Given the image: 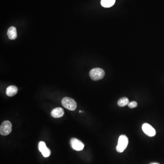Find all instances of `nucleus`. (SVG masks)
I'll return each instance as SVG.
<instances>
[{"mask_svg":"<svg viewBox=\"0 0 164 164\" xmlns=\"http://www.w3.org/2000/svg\"><path fill=\"white\" fill-rule=\"evenodd\" d=\"M129 143L128 137L125 135H121L119 138L118 142L116 147L118 152L122 153L127 148Z\"/></svg>","mask_w":164,"mask_h":164,"instance_id":"nucleus-1","label":"nucleus"},{"mask_svg":"<svg viewBox=\"0 0 164 164\" xmlns=\"http://www.w3.org/2000/svg\"><path fill=\"white\" fill-rule=\"evenodd\" d=\"M105 72L102 68L92 69L89 72V76L93 80L97 81L101 80L104 77Z\"/></svg>","mask_w":164,"mask_h":164,"instance_id":"nucleus-2","label":"nucleus"},{"mask_svg":"<svg viewBox=\"0 0 164 164\" xmlns=\"http://www.w3.org/2000/svg\"><path fill=\"white\" fill-rule=\"evenodd\" d=\"M62 104L66 109L71 111H73L77 108V103L75 101L69 97H65L63 99Z\"/></svg>","mask_w":164,"mask_h":164,"instance_id":"nucleus-3","label":"nucleus"},{"mask_svg":"<svg viewBox=\"0 0 164 164\" xmlns=\"http://www.w3.org/2000/svg\"><path fill=\"white\" fill-rule=\"evenodd\" d=\"M12 131V124L8 120L4 121L0 127V133L1 135L6 136L8 135Z\"/></svg>","mask_w":164,"mask_h":164,"instance_id":"nucleus-4","label":"nucleus"},{"mask_svg":"<svg viewBox=\"0 0 164 164\" xmlns=\"http://www.w3.org/2000/svg\"><path fill=\"white\" fill-rule=\"evenodd\" d=\"M70 145L72 149L76 151H81L84 147L83 142L76 138H72L71 139Z\"/></svg>","mask_w":164,"mask_h":164,"instance_id":"nucleus-5","label":"nucleus"},{"mask_svg":"<svg viewBox=\"0 0 164 164\" xmlns=\"http://www.w3.org/2000/svg\"><path fill=\"white\" fill-rule=\"evenodd\" d=\"M142 129L144 133L148 136L153 137L156 135L155 129L149 123H144L142 125Z\"/></svg>","mask_w":164,"mask_h":164,"instance_id":"nucleus-6","label":"nucleus"},{"mask_svg":"<svg viewBox=\"0 0 164 164\" xmlns=\"http://www.w3.org/2000/svg\"><path fill=\"white\" fill-rule=\"evenodd\" d=\"M38 149L44 157H48L50 155V150L47 147L45 142L40 141L38 144Z\"/></svg>","mask_w":164,"mask_h":164,"instance_id":"nucleus-7","label":"nucleus"},{"mask_svg":"<svg viewBox=\"0 0 164 164\" xmlns=\"http://www.w3.org/2000/svg\"><path fill=\"white\" fill-rule=\"evenodd\" d=\"M64 109L59 107L53 109L51 112V115L55 118L62 117L64 115Z\"/></svg>","mask_w":164,"mask_h":164,"instance_id":"nucleus-8","label":"nucleus"},{"mask_svg":"<svg viewBox=\"0 0 164 164\" xmlns=\"http://www.w3.org/2000/svg\"><path fill=\"white\" fill-rule=\"evenodd\" d=\"M18 91V88L17 87L14 85H11L7 88L6 93L7 96L12 97L17 94Z\"/></svg>","mask_w":164,"mask_h":164,"instance_id":"nucleus-9","label":"nucleus"},{"mask_svg":"<svg viewBox=\"0 0 164 164\" xmlns=\"http://www.w3.org/2000/svg\"><path fill=\"white\" fill-rule=\"evenodd\" d=\"M7 35L8 38L11 40H14L17 37V32L16 28L14 27H11L7 31Z\"/></svg>","mask_w":164,"mask_h":164,"instance_id":"nucleus-10","label":"nucleus"},{"mask_svg":"<svg viewBox=\"0 0 164 164\" xmlns=\"http://www.w3.org/2000/svg\"><path fill=\"white\" fill-rule=\"evenodd\" d=\"M116 0H101V4L103 7L109 8L115 4Z\"/></svg>","mask_w":164,"mask_h":164,"instance_id":"nucleus-11","label":"nucleus"},{"mask_svg":"<svg viewBox=\"0 0 164 164\" xmlns=\"http://www.w3.org/2000/svg\"><path fill=\"white\" fill-rule=\"evenodd\" d=\"M129 103V99L126 97H123V98H121L120 100H119L118 102V105L119 107H124V106L128 105Z\"/></svg>","mask_w":164,"mask_h":164,"instance_id":"nucleus-12","label":"nucleus"},{"mask_svg":"<svg viewBox=\"0 0 164 164\" xmlns=\"http://www.w3.org/2000/svg\"><path fill=\"white\" fill-rule=\"evenodd\" d=\"M128 105L129 108H131V109H133V108H136L137 106L138 103L136 102L132 101L131 102H129Z\"/></svg>","mask_w":164,"mask_h":164,"instance_id":"nucleus-13","label":"nucleus"},{"mask_svg":"<svg viewBox=\"0 0 164 164\" xmlns=\"http://www.w3.org/2000/svg\"><path fill=\"white\" fill-rule=\"evenodd\" d=\"M150 164H160L158 163L153 162V163H151Z\"/></svg>","mask_w":164,"mask_h":164,"instance_id":"nucleus-14","label":"nucleus"}]
</instances>
